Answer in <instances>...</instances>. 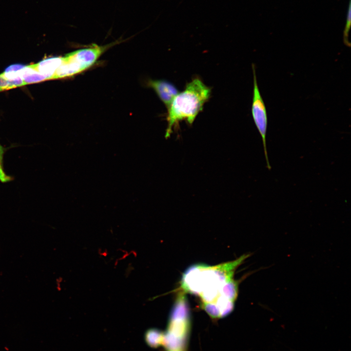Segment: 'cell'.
<instances>
[{
  "instance_id": "obj_7",
  "label": "cell",
  "mask_w": 351,
  "mask_h": 351,
  "mask_svg": "<svg viewBox=\"0 0 351 351\" xmlns=\"http://www.w3.org/2000/svg\"><path fill=\"white\" fill-rule=\"evenodd\" d=\"M62 57L44 58L34 65L38 71L47 79H53L55 74L62 62Z\"/></svg>"
},
{
  "instance_id": "obj_10",
  "label": "cell",
  "mask_w": 351,
  "mask_h": 351,
  "mask_svg": "<svg viewBox=\"0 0 351 351\" xmlns=\"http://www.w3.org/2000/svg\"><path fill=\"white\" fill-rule=\"evenodd\" d=\"M164 332L156 329H151L145 333L146 342L152 348L162 345Z\"/></svg>"
},
{
  "instance_id": "obj_2",
  "label": "cell",
  "mask_w": 351,
  "mask_h": 351,
  "mask_svg": "<svg viewBox=\"0 0 351 351\" xmlns=\"http://www.w3.org/2000/svg\"><path fill=\"white\" fill-rule=\"evenodd\" d=\"M211 89L201 79L195 78L187 84L184 90L178 93L168 108L166 137L180 121L192 124L204 104L209 99Z\"/></svg>"
},
{
  "instance_id": "obj_5",
  "label": "cell",
  "mask_w": 351,
  "mask_h": 351,
  "mask_svg": "<svg viewBox=\"0 0 351 351\" xmlns=\"http://www.w3.org/2000/svg\"><path fill=\"white\" fill-rule=\"evenodd\" d=\"M253 74V92L251 113L255 125L261 136L267 167L271 169L266 146V134L268 126V115L266 106L260 92L254 64L252 65Z\"/></svg>"
},
{
  "instance_id": "obj_13",
  "label": "cell",
  "mask_w": 351,
  "mask_h": 351,
  "mask_svg": "<svg viewBox=\"0 0 351 351\" xmlns=\"http://www.w3.org/2000/svg\"><path fill=\"white\" fill-rule=\"evenodd\" d=\"M4 152V148L2 147V146L0 144V154L3 155Z\"/></svg>"
},
{
  "instance_id": "obj_4",
  "label": "cell",
  "mask_w": 351,
  "mask_h": 351,
  "mask_svg": "<svg viewBox=\"0 0 351 351\" xmlns=\"http://www.w3.org/2000/svg\"><path fill=\"white\" fill-rule=\"evenodd\" d=\"M106 48L93 44L65 55L53 79L68 78L85 71L95 63Z\"/></svg>"
},
{
  "instance_id": "obj_3",
  "label": "cell",
  "mask_w": 351,
  "mask_h": 351,
  "mask_svg": "<svg viewBox=\"0 0 351 351\" xmlns=\"http://www.w3.org/2000/svg\"><path fill=\"white\" fill-rule=\"evenodd\" d=\"M191 328L190 308L185 295L178 293L173 306L162 345L165 351H187Z\"/></svg>"
},
{
  "instance_id": "obj_11",
  "label": "cell",
  "mask_w": 351,
  "mask_h": 351,
  "mask_svg": "<svg viewBox=\"0 0 351 351\" xmlns=\"http://www.w3.org/2000/svg\"><path fill=\"white\" fill-rule=\"evenodd\" d=\"M351 25V0L349 1V4L347 13L346 22L345 26L343 31V42L347 47H351V42L349 39V32Z\"/></svg>"
},
{
  "instance_id": "obj_9",
  "label": "cell",
  "mask_w": 351,
  "mask_h": 351,
  "mask_svg": "<svg viewBox=\"0 0 351 351\" xmlns=\"http://www.w3.org/2000/svg\"><path fill=\"white\" fill-rule=\"evenodd\" d=\"M23 66L19 64L11 65L1 73L9 80L12 88L25 85L19 75L20 70Z\"/></svg>"
},
{
  "instance_id": "obj_12",
  "label": "cell",
  "mask_w": 351,
  "mask_h": 351,
  "mask_svg": "<svg viewBox=\"0 0 351 351\" xmlns=\"http://www.w3.org/2000/svg\"><path fill=\"white\" fill-rule=\"evenodd\" d=\"M10 82L2 74H0V92L12 89Z\"/></svg>"
},
{
  "instance_id": "obj_1",
  "label": "cell",
  "mask_w": 351,
  "mask_h": 351,
  "mask_svg": "<svg viewBox=\"0 0 351 351\" xmlns=\"http://www.w3.org/2000/svg\"><path fill=\"white\" fill-rule=\"evenodd\" d=\"M249 256L243 254L234 261L217 265L198 263L191 266L182 276V291L199 297L201 308L211 318L227 316L233 311L238 295L234 272Z\"/></svg>"
},
{
  "instance_id": "obj_8",
  "label": "cell",
  "mask_w": 351,
  "mask_h": 351,
  "mask_svg": "<svg viewBox=\"0 0 351 351\" xmlns=\"http://www.w3.org/2000/svg\"><path fill=\"white\" fill-rule=\"evenodd\" d=\"M19 75L25 85L47 80L45 76L38 71L34 64L23 65L20 70Z\"/></svg>"
},
{
  "instance_id": "obj_6",
  "label": "cell",
  "mask_w": 351,
  "mask_h": 351,
  "mask_svg": "<svg viewBox=\"0 0 351 351\" xmlns=\"http://www.w3.org/2000/svg\"><path fill=\"white\" fill-rule=\"evenodd\" d=\"M148 85L155 91L167 108L178 93L177 89L174 85L165 80H150L148 82Z\"/></svg>"
}]
</instances>
